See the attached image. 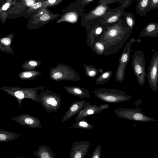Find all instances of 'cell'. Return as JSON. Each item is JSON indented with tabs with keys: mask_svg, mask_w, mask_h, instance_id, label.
Wrapping results in <instances>:
<instances>
[{
	"mask_svg": "<svg viewBox=\"0 0 158 158\" xmlns=\"http://www.w3.org/2000/svg\"><path fill=\"white\" fill-rule=\"evenodd\" d=\"M114 1V2H119L120 3L123 2L124 0H113Z\"/></svg>",
	"mask_w": 158,
	"mask_h": 158,
	"instance_id": "obj_40",
	"label": "cell"
},
{
	"mask_svg": "<svg viewBox=\"0 0 158 158\" xmlns=\"http://www.w3.org/2000/svg\"><path fill=\"white\" fill-rule=\"evenodd\" d=\"M120 6V8L118 10L114 12H108L102 19H99L101 23L108 27L120 21L125 11L124 9Z\"/></svg>",
	"mask_w": 158,
	"mask_h": 158,
	"instance_id": "obj_15",
	"label": "cell"
},
{
	"mask_svg": "<svg viewBox=\"0 0 158 158\" xmlns=\"http://www.w3.org/2000/svg\"><path fill=\"white\" fill-rule=\"evenodd\" d=\"M87 102L84 100L73 102L64 115L61 122L66 121L71 117L79 113L86 104Z\"/></svg>",
	"mask_w": 158,
	"mask_h": 158,
	"instance_id": "obj_17",
	"label": "cell"
},
{
	"mask_svg": "<svg viewBox=\"0 0 158 158\" xmlns=\"http://www.w3.org/2000/svg\"><path fill=\"white\" fill-rule=\"evenodd\" d=\"M101 154V147L99 145L97 146L94 150L91 158H99Z\"/></svg>",
	"mask_w": 158,
	"mask_h": 158,
	"instance_id": "obj_34",
	"label": "cell"
},
{
	"mask_svg": "<svg viewBox=\"0 0 158 158\" xmlns=\"http://www.w3.org/2000/svg\"><path fill=\"white\" fill-rule=\"evenodd\" d=\"M112 72L108 70L102 73L96 79L95 82L96 85L102 84L110 80L112 76Z\"/></svg>",
	"mask_w": 158,
	"mask_h": 158,
	"instance_id": "obj_29",
	"label": "cell"
},
{
	"mask_svg": "<svg viewBox=\"0 0 158 158\" xmlns=\"http://www.w3.org/2000/svg\"><path fill=\"white\" fill-rule=\"evenodd\" d=\"M6 138V135L3 134H0V140L2 141L5 140Z\"/></svg>",
	"mask_w": 158,
	"mask_h": 158,
	"instance_id": "obj_39",
	"label": "cell"
},
{
	"mask_svg": "<svg viewBox=\"0 0 158 158\" xmlns=\"http://www.w3.org/2000/svg\"><path fill=\"white\" fill-rule=\"evenodd\" d=\"M149 6L151 10H155L158 8V0H149Z\"/></svg>",
	"mask_w": 158,
	"mask_h": 158,
	"instance_id": "obj_35",
	"label": "cell"
},
{
	"mask_svg": "<svg viewBox=\"0 0 158 158\" xmlns=\"http://www.w3.org/2000/svg\"><path fill=\"white\" fill-rule=\"evenodd\" d=\"M114 112L118 117L141 122L157 121V120L145 115L139 108L129 109L118 108Z\"/></svg>",
	"mask_w": 158,
	"mask_h": 158,
	"instance_id": "obj_8",
	"label": "cell"
},
{
	"mask_svg": "<svg viewBox=\"0 0 158 158\" xmlns=\"http://www.w3.org/2000/svg\"><path fill=\"white\" fill-rule=\"evenodd\" d=\"M132 41L130 39L125 45L123 53L119 59L118 65L117 69L115 78L116 81L121 83L123 81L125 71L129 61Z\"/></svg>",
	"mask_w": 158,
	"mask_h": 158,
	"instance_id": "obj_11",
	"label": "cell"
},
{
	"mask_svg": "<svg viewBox=\"0 0 158 158\" xmlns=\"http://www.w3.org/2000/svg\"><path fill=\"white\" fill-rule=\"evenodd\" d=\"M85 6L81 0H77L71 3L62 10V13L56 23L64 22L72 23H77L85 13Z\"/></svg>",
	"mask_w": 158,
	"mask_h": 158,
	"instance_id": "obj_3",
	"label": "cell"
},
{
	"mask_svg": "<svg viewBox=\"0 0 158 158\" xmlns=\"http://www.w3.org/2000/svg\"><path fill=\"white\" fill-rule=\"evenodd\" d=\"M135 0H133V1H135Z\"/></svg>",
	"mask_w": 158,
	"mask_h": 158,
	"instance_id": "obj_44",
	"label": "cell"
},
{
	"mask_svg": "<svg viewBox=\"0 0 158 158\" xmlns=\"http://www.w3.org/2000/svg\"><path fill=\"white\" fill-rule=\"evenodd\" d=\"M16 0H6L0 6V20L4 25L8 16L9 11L12 7L16 4Z\"/></svg>",
	"mask_w": 158,
	"mask_h": 158,
	"instance_id": "obj_22",
	"label": "cell"
},
{
	"mask_svg": "<svg viewBox=\"0 0 158 158\" xmlns=\"http://www.w3.org/2000/svg\"><path fill=\"white\" fill-rule=\"evenodd\" d=\"M45 0H37V1H42V2H43V1H45Z\"/></svg>",
	"mask_w": 158,
	"mask_h": 158,
	"instance_id": "obj_43",
	"label": "cell"
},
{
	"mask_svg": "<svg viewBox=\"0 0 158 158\" xmlns=\"http://www.w3.org/2000/svg\"><path fill=\"white\" fill-rule=\"evenodd\" d=\"M109 107V105L107 104L101 105L98 106L92 105L88 101L84 107L78 113L74 120L76 121L81 118H86L90 115L98 113Z\"/></svg>",
	"mask_w": 158,
	"mask_h": 158,
	"instance_id": "obj_14",
	"label": "cell"
},
{
	"mask_svg": "<svg viewBox=\"0 0 158 158\" xmlns=\"http://www.w3.org/2000/svg\"><path fill=\"white\" fill-rule=\"evenodd\" d=\"M64 0H46L43 2L42 9L54 6L60 3Z\"/></svg>",
	"mask_w": 158,
	"mask_h": 158,
	"instance_id": "obj_33",
	"label": "cell"
},
{
	"mask_svg": "<svg viewBox=\"0 0 158 158\" xmlns=\"http://www.w3.org/2000/svg\"><path fill=\"white\" fill-rule=\"evenodd\" d=\"M76 121V122L71 125L68 130L72 128L74 129H91L94 127L93 125L87 122L85 118H81Z\"/></svg>",
	"mask_w": 158,
	"mask_h": 158,
	"instance_id": "obj_25",
	"label": "cell"
},
{
	"mask_svg": "<svg viewBox=\"0 0 158 158\" xmlns=\"http://www.w3.org/2000/svg\"><path fill=\"white\" fill-rule=\"evenodd\" d=\"M15 35L14 33H11L0 38V51L6 53L14 54V51L11 46Z\"/></svg>",
	"mask_w": 158,
	"mask_h": 158,
	"instance_id": "obj_18",
	"label": "cell"
},
{
	"mask_svg": "<svg viewBox=\"0 0 158 158\" xmlns=\"http://www.w3.org/2000/svg\"><path fill=\"white\" fill-rule=\"evenodd\" d=\"M131 32L123 18L118 23L106 27L102 34L95 41H98L104 45V56L112 55L118 52L123 47Z\"/></svg>",
	"mask_w": 158,
	"mask_h": 158,
	"instance_id": "obj_1",
	"label": "cell"
},
{
	"mask_svg": "<svg viewBox=\"0 0 158 158\" xmlns=\"http://www.w3.org/2000/svg\"><path fill=\"white\" fill-rule=\"evenodd\" d=\"M131 40L132 41V44L134 43L135 41H136L138 43H140L141 41V39L139 38L137 40H135L134 38L131 39Z\"/></svg>",
	"mask_w": 158,
	"mask_h": 158,
	"instance_id": "obj_38",
	"label": "cell"
},
{
	"mask_svg": "<svg viewBox=\"0 0 158 158\" xmlns=\"http://www.w3.org/2000/svg\"><path fill=\"white\" fill-rule=\"evenodd\" d=\"M91 144L87 141L74 142L70 150V158H84L89 151Z\"/></svg>",
	"mask_w": 158,
	"mask_h": 158,
	"instance_id": "obj_13",
	"label": "cell"
},
{
	"mask_svg": "<svg viewBox=\"0 0 158 158\" xmlns=\"http://www.w3.org/2000/svg\"><path fill=\"white\" fill-rule=\"evenodd\" d=\"M133 0H124V1L121 3L120 6L125 9L128 7L131 4Z\"/></svg>",
	"mask_w": 158,
	"mask_h": 158,
	"instance_id": "obj_36",
	"label": "cell"
},
{
	"mask_svg": "<svg viewBox=\"0 0 158 158\" xmlns=\"http://www.w3.org/2000/svg\"><path fill=\"white\" fill-rule=\"evenodd\" d=\"M41 73L39 71L34 70L23 71L19 74V78L23 81L32 80L38 76L40 75Z\"/></svg>",
	"mask_w": 158,
	"mask_h": 158,
	"instance_id": "obj_26",
	"label": "cell"
},
{
	"mask_svg": "<svg viewBox=\"0 0 158 158\" xmlns=\"http://www.w3.org/2000/svg\"><path fill=\"white\" fill-rule=\"evenodd\" d=\"M123 18L128 27L132 31L135 23V19L133 15L125 11Z\"/></svg>",
	"mask_w": 158,
	"mask_h": 158,
	"instance_id": "obj_28",
	"label": "cell"
},
{
	"mask_svg": "<svg viewBox=\"0 0 158 158\" xmlns=\"http://www.w3.org/2000/svg\"><path fill=\"white\" fill-rule=\"evenodd\" d=\"M49 76L53 80L57 81L81 80L79 74L73 69L68 65L60 63L56 67L50 69Z\"/></svg>",
	"mask_w": 158,
	"mask_h": 158,
	"instance_id": "obj_6",
	"label": "cell"
},
{
	"mask_svg": "<svg viewBox=\"0 0 158 158\" xmlns=\"http://www.w3.org/2000/svg\"><path fill=\"white\" fill-rule=\"evenodd\" d=\"M131 64L138 84L140 85L143 86L145 82L146 74L144 52L141 50L135 51L132 57Z\"/></svg>",
	"mask_w": 158,
	"mask_h": 158,
	"instance_id": "obj_7",
	"label": "cell"
},
{
	"mask_svg": "<svg viewBox=\"0 0 158 158\" xmlns=\"http://www.w3.org/2000/svg\"><path fill=\"white\" fill-rule=\"evenodd\" d=\"M136 13L141 16H145L151 10L149 0H137L135 7Z\"/></svg>",
	"mask_w": 158,
	"mask_h": 158,
	"instance_id": "obj_24",
	"label": "cell"
},
{
	"mask_svg": "<svg viewBox=\"0 0 158 158\" xmlns=\"http://www.w3.org/2000/svg\"><path fill=\"white\" fill-rule=\"evenodd\" d=\"M34 156L39 158H55L56 155L48 145H40L38 149L33 153Z\"/></svg>",
	"mask_w": 158,
	"mask_h": 158,
	"instance_id": "obj_23",
	"label": "cell"
},
{
	"mask_svg": "<svg viewBox=\"0 0 158 158\" xmlns=\"http://www.w3.org/2000/svg\"><path fill=\"white\" fill-rule=\"evenodd\" d=\"M38 0H21L20 2L12 6L9 11V14L16 15L28 9Z\"/></svg>",
	"mask_w": 158,
	"mask_h": 158,
	"instance_id": "obj_21",
	"label": "cell"
},
{
	"mask_svg": "<svg viewBox=\"0 0 158 158\" xmlns=\"http://www.w3.org/2000/svg\"><path fill=\"white\" fill-rule=\"evenodd\" d=\"M63 87L68 93L74 96L79 97L81 99L84 98H90L91 97L88 90L84 88L67 85H64Z\"/></svg>",
	"mask_w": 158,
	"mask_h": 158,
	"instance_id": "obj_20",
	"label": "cell"
},
{
	"mask_svg": "<svg viewBox=\"0 0 158 158\" xmlns=\"http://www.w3.org/2000/svg\"><path fill=\"white\" fill-rule=\"evenodd\" d=\"M60 16L58 13H53L52 11L38 17H30L27 28L29 30L37 29L57 19Z\"/></svg>",
	"mask_w": 158,
	"mask_h": 158,
	"instance_id": "obj_12",
	"label": "cell"
},
{
	"mask_svg": "<svg viewBox=\"0 0 158 158\" xmlns=\"http://www.w3.org/2000/svg\"><path fill=\"white\" fill-rule=\"evenodd\" d=\"M6 0H0V6Z\"/></svg>",
	"mask_w": 158,
	"mask_h": 158,
	"instance_id": "obj_41",
	"label": "cell"
},
{
	"mask_svg": "<svg viewBox=\"0 0 158 158\" xmlns=\"http://www.w3.org/2000/svg\"><path fill=\"white\" fill-rule=\"evenodd\" d=\"M98 72L102 73L103 72V70L102 69H98Z\"/></svg>",
	"mask_w": 158,
	"mask_h": 158,
	"instance_id": "obj_42",
	"label": "cell"
},
{
	"mask_svg": "<svg viewBox=\"0 0 158 158\" xmlns=\"http://www.w3.org/2000/svg\"><path fill=\"white\" fill-rule=\"evenodd\" d=\"M93 44L91 48L94 53L97 55H103L105 50L104 45L98 41H95Z\"/></svg>",
	"mask_w": 158,
	"mask_h": 158,
	"instance_id": "obj_31",
	"label": "cell"
},
{
	"mask_svg": "<svg viewBox=\"0 0 158 158\" xmlns=\"http://www.w3.org/2000/svg\"><path fill=\"white\" fill-rule=\"evenodd\" d=\"M82 3L85 6L94 0H81Z\"/></svg>",
	"mask_w": 158,
	"mask_h": 158,
	"instance_id": "obj_37",
	"label": "cell"
},
{
	"mask_svg": "<svg viewBox=\"0 0 158 158\" xmlns=\"http://www.w3.org/2000/svg\"><path fill=\"white\" fill-rule=\"evenodd\" d=\"M41 63L39 60L30 59L24 61L21 67L26 71L32 70L38 67Z\"/></svg>",
	"mask_w": 158,
	"mask_h": 158,
	"instance_id": "obj_27",
	"label": "cell"
},
{
	"mask_svg": "<svg viewBox=\"0 0 158 158\" xmlns=\"http://www.w3.org/2000/svg\"><path fill=\"white\" fill-rule=\"evenodd\" d=\"M44 86L35 88H23L11 86L7 87L5 86L1 88V89L5 90L8 93L13 94L19 99H23L27 97L35 100L39 103L36 98L38 90L44 91Z\"/></svg>",
	"mask_w": 158,
	"mask_h": 158,
	"instance_id": "obj_9",
	"label": "cell"
},
{
	"mask_svg": "<svg viewBox=\"0 0 158 158\" xmlns=\"http://www.w3.org/2000/svg\"><path fill=\"white\" fill-rule=\"evenodd\" d=\"M36 98L48 114L57 112L61 102L59 93H56L48 89L41 91Z\"/></svg>",
	"mask_w": 158,
	"mask_h": 158,
	"instance_id": "obj_4",
	"label": "cell"
},
{
	"mask_svg": "<svg viewBox=\"0 0 158 158\" xmlns=\"http://www.w3.org/2000/svg\"><path fill=\"white\" fill-rule=\"evenodd\" d=\"M95 96L103 102L118 103L130 100L131 96L122 90L109 88H101L93 91Z\"/></svg>",
	"mask_w": 158,
	"mask_h": 158,
	"instance_id": "obj_5",
	"label": "cell"
},
{
	"mask_svg": "<svg viewBox=\"0 0 158 158\" xmlns=\"http://www.w3.org/2000/svg\"><path fill=\"white\" fill-rule=\"evenodd\" d=\"M106 27L99 20H98L86 28L89 36L93 40V44L102 34Z\"/></svg>",
	"mask_w": 158,
	"mask_h": 158,
	"instance_id": "obj_16",
	"label": "cell"
},
{
	"mask_svg": "<svg viewBox=\"0 0 158 158\" xmlns=\"http://www.w3.org/2000/svg\"><path fill=\"white\" fill-rule=\"evenodd\" d=\"M146 74L150 88L155 92L158 90V51L153 53Z\"/></svg>",
	"mask_w": 158,
	"mask_h": 158,
	"instance_id": "obj_10",
	"label": "cell"
},
{
	"mask_svg": "<svg viewBox=\"0 0 158 158\" xmlns=\"http://www.w3.org/2000/svg\"><path fill=\"white\" fill-rule=\"evenodd\" d=\"M85 75L89 77H94L98 74V69L92 65H88L83 63Z\"/></svg>",
	"mask_w": 158,
	"mask_h": 158,
	"instance_id": "obj_32",
	"label": "cell"
},
{
	"mask_svg": "<svg viewBox=\"0 0 158 158\" xmlns=\"http://www.w3.org/2000/svg\"><path fill=\"white\" fill-rule=\"evenodd\" d=\"M158 36V22H151L148 23L142 31L139 38L148 37L154 38Z\"/></svg>",
	"mask_w": 158,
	"mask_h": 158,
	"instance_id": "obj_19",
	"label": "cell"
},
{
	"mask_svg": "<svg viewBox=\"0 0 158 158\" xmlns=\"http://www.w3.org/2000/svg\"><path fill=\"white\" fill-rule=\"evenodd\" d=\"M43 5V2L38 1L36 2L27 10L25 14V15H31L33 14L38 12L42 9Z\"/></svg>",
	"mask_w": 158,
	"mask_h": 158,
	"instance_id": "obj_30",
	"label": "cell"
},
{
	"mask_svg": "<svg viewBox=\"0 0 158 158\" xmlns=\"http://www.w3.org/2000/svg\"><path fill=\"white\" fill-rule=\"evenodd\" d=\"M114 2L113 0H99L98 4L87 13H84L80 24L86 29L93 22L102 19L110 11L109 5Z\"/></svg>",
	"mask_w": 158,
	"mask_h": 158,
	"instance_id": "obj_2",
	"label": "cell"
}]
</instances>
